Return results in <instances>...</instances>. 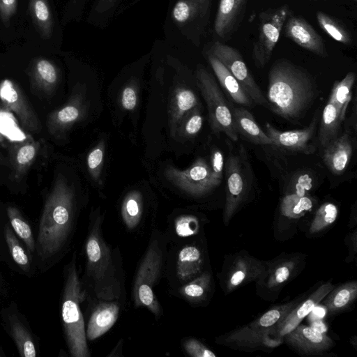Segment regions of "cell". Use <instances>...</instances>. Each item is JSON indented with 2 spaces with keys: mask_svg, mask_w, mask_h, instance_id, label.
I'll use <instances>...</instances> for the list:
<instances>
[{
  "mask_svg": "<svg viewBox=\"0 0 357 357\" xmlns=\"http://www.w3.org/2000/svg\"><path fill=\"white\" fill-rule=\"evenodd\" d=\"M284 336L289 345L305 354H318L329 349L333 344L332 340L324 333L305 325L298 324Z\"/></svg>",
  "mask_w": 357,
  "mask_h": 357,
  "instance_id": "cell-17",
  "label": "cell"
},
{
  "mask_svg": "<svg viewBox=\"0 0 357 357\" xmlns=\"http://www.w3.org/2000/svg\"><path fill=\"white\" fill-rule=\"evenodd\" d=\"M313 324H314V326H312V327H313L314 328H315L316 330H317L320 332L323 333L322 330L323 329L324 331L326 330V327H325L324 324L321 321L317 320L314 322H313Z\"/></svg>",
  "mask_w": 357,
  "mask_h": 357,
  "instance_id": "cell-50",
  "label": "cell"
},
{
  "mask_svg": "<svg viewBox=\"0 0 357 357\" xmlns=\"http://www.w3.org/2000/svg\"><path fill=\"white\" fill-rule=\"evenodd\" d=\"M357 296V282L351 281L333 288L322 300L331 313L340 312L349 306Z\"/></svg>",
  "mask_w": 357,
  "mask_h": 357,
  "instance_id": "cell-29",
  "label": "cell"
},
{
  "mask_svg": "<svg viewBox=\"0 0 357 357\" xmlns=\"http://www.w3.org/2000/svg\"><path fill=\"white\" fill-rule=\"evenodd\" d=\"M143 212L142 194L137 190L130 192L124 198L121 206V215L126 227L132 229L139 224Z\"/></svg>",
  "mask_w": 357,
  "mask_h": 357,
  "instance_id": "cell-34",
  "label": "cell"
},
{
  "mask_svg": "<svg viewBox=\"0 0 357 357\" xmlns=\"http://www.w3.org/2000/svg\"><path fill=\"white\" fill-rule=\"evenodd\" d=\"M0 100L7 109L16 115L26 132L37 133L40 131V121L17 84L12 80H3L0 84Z\"/></svg>",
  "mask_w": 357,
  "mask_h": 357,
  "instance_id": "cell-12",
  "label": "cell"
},
{
  "mask_svg": "<svg viewBox=\"0 0 357 357\" xmlns=\"http://www.w3.org/2000/svg\"><path fill=\"white\" fill-rule=\"evenodd\" d=\"M211 0H178L172 10V17L179 25L208 17Z\"/></svg>",
  "mask_w": 357,
  "mask_h": 357,
  "instance_id": "cell-27",
  "label": "cell"
},
{
  "mask_svg": "<svg viewBox=\"0 0 357 357\" xmlns=\"http://www.w3.org/2000/svg\"><path fill=\"white\" fill-rule=\"evenodd\" d=\"M4 236L13 260L20 267L26 271L30 266L29 256L8 225L4 228Z\"/></svg>",
  "mask_w": 357,
  "mask_h": 357,
  "instance_id": "cell-42",
  "label": "cell"
},
{
  "mask_svg": "<svg viewBox=\"0 0 357 357\" xmlns=\"http://www.w3.org/2000/svg\"><path fill=\"white\" fill-rule=\"evenodd\" d=\"M84 291L78 278L75 255L67 268L61 301V317L69 351L73 357H89L84 319L80 303Z\"/></svg>",
  "mask_w": 357,
  "mask_h": 357,
  "instance_id": "cell-3",
  "label": "cell"
},
{
  "mask_svg": "<svg viewBox=\"0 0 357 357\" xmlns=\"http://www.w3.org/2000/svg\"><path fill=\"white\" fill-rule=\"evenodd\" d=\"M29 11L38 32L45 40L53 32V18L47 0H29Z\"/></svg>",
  "mask_w": 357,
  "mask_h": 357,
  "instance_id": "cell-30",
  "label": "cell"
},
{
  "mask_svg": "<svg viewBox=\"0 0 357 357\" xmlns=\"http://www.w3.org/2000/svg\"><path fill=\"white\" fill-rule=\"evenodd\" d=\"M116 0H98L95 10L98 13H103L109 9Z\"/></svg>",
  "mask_w": 357,
  "mask_h": 357,
  "instance_id": "cell-49",
  "label": "cell"
},
{
  "mask_svg": "<svg viewBox=\"0 0 357 357\" xmlns=\"http://www.w3.org/2000/svg\"><path fill=\"white\" fill-rule=\"evenodd\" d=\"M105 143L101 141L91 150L87 156V167L91 177L97 181L100 175L104 160Z\"/></svg>",
  "mask_w": 357,
  "mask_h": 357,
  "instance_id": "cell-43",
  "label": "cell"
},
{
  "mask_svg": "<svg viewBox=\"0 0 357 357\" xmlns=\"http://www.w3.org/2000/svg\"><path fill=\"white\" fill-rule=\"evenodd\" d=\"M86 112V105L82 94L73 93L64 105L49 114L47 120L49 133L56 138H61L84 118Z\"/></svg>",
  "mask_w": 357,
  "mask_h": 357,
  "instance_id": "cell-13",
  "label": "cell"
},
{
  "mask_svg": "<svg viewBox=\"0 0 357 357\" xmlns=\"http://www.w3.org/2000/svg\"><path fill=\"white\" fill-rule=\"evenodd\" d=\"M75 194L63 176H58L48 195L41 214L36 248L40 259L54 257L70 234L74 214Z\"/></svg>",
  "mask_w": 357,
  "mask_h": 357,
  "instance_id": "cell-2",
  "label": "cell"
},
{
  "mask_svg": "<svg viewBox=\"0 0 357 357\" xmlns=\"http://www.w3.org/2000/svg\"><path fill=\"white\" fill-rule=\"evenodd\" d=\"M7 215L17 235L24 242L31 252H35L36 244L31 229L20 211L14 206H8L7 208Z\"/></svg>",
  "mask_w": 357,
  "mask_h": 357,
  "instance_id": "cell-35",
  "label": "cell"
},
{
  "mask_svg": "<svg viewBox=\"0 0 357 357\" xmlns=\"http://www.w3.org/2000/svg\"><path fill=\"white\" fill-rule=\"evenodd\" d=\"M333 288L334 286L330 282L321 284L307 300L296 305L268 333V335L275 339L282 340V337L300 324Z\"/></svg>",
  "mask_w": 357,
  "mask_h": 357,
  "instance_id": "cell-15",
  "label": "cell"
},
{
  "mask_svg": "<svg viewBox=\"0 0 357 357\" xmlns=\"http://www.w3.org/2000/svg\"><path fill=\"white\" fill-rule=\"evenodd\" d=\"M234 128L250 142L258 145H273L271 139L257 123L252 114L243 106L231 109Z\"/></svg>",
  "mask_w": 357,
  "mask_h": 357,
  "instance_id": "cell-23",
  "label": "cell"
},
{
  "mask_svg": "<svg viewBox=\"0 0 357 357\" xmlns=\"http://www.w3.org/2000/svg\"><path fill=\"white\" fill-rule=\"evenodd\" d=\"M234 76L256 105L268 107L266 97L255 82L241 53L235 48L215 41L210 50Z\"/></svg>",
  "mask_w": 357,
  "mask_h": 357,
  "instance_id": "cell-10",
  "label": "cell"
},
{
  "mask_svg": "<svg viewBox=\"0 0 357 357\" xmlns=\"http://www.w3.org/2000/svg\"><path fill=\"white\" fill-rule=\"evenodd\" d=\"M86 253L88 273L94 281L96 294L104 298H114L111 252L100 235L99 220L89 231Z\"/></svg>",
  "mask_w": 357,
  "mask_h": 357,
  "instance_id": "cell-5",
  "label": "cell"
},
{
  "mask_svg": "<svg viewBox=\"0 0 357 357\" xmlns=\"http://www.w3.org/2000/svg\"><path fill=\"white\" fill-rule=\"evenodd\" d=\"M296 302L274 307L248 325L226 335L221 342L235 347H256L262 344L264 337L296 305Z\"/></svg>",
  "mask_w": 357,
  "mask_h": 357,
  "instance_id": "cell-9",
  "label": "cell"
},
{
  "mask_svg": "<svg viewBox=\"0 0 357 357\" xmlns=\"http://www.w3.org/2000/svg\"><path fill=\"white\" fill-rule=\"evenodd\" d=\"M208 61L220 86L234 102L246 108L256 105L234 76L211 52L208 54Z\"/></svg>",
  "mask_w": 357,
  "mask_h": 357,
  "instance_id": "cell-20",
  "label": "cell"
},
{
  "mask_svg": "<svg viewBox=\"0 0 357 357\" xmlns=\"http://www.w3.org/2000/svg\"><path fill=\"white\" fill-rule=\"evenodd\" d=\"M353 149V140L347 132L324 148L323 160L330 172L336 175L342 174L350 162Z\"/></svg>",
  "mask_w": 357,
  "mask_h": 357,
  "instance_id": "cell-19",
  "label": "cell"
},
{
  "mask_svg": "<svg viewBox=\"0 0 357 357\" xmlns=\"http://www.w3.org/2000/svg\"><path fill=\"white\" fill-rule=\"evenodd\" d=\"M284 28L287 37L296 44L321 57L327 56L323 38L304 18L289 15Z\"/></svg>",
  "mask_w": 357,
  "mask_h": 357,
  "instance_id": "cell-16",
  "label": "cell"
},
{
  "mask_svg": "<svg viewBox=\"0 0 357 357\" xmlns=\"http://www.w3.org/2000/svg\"><path fill=\"white\" fill-rule=\"evenodd\" d=\"M17 8V0H0V18L6 26Z\"/></svg>",
  "mask_w": 357,
  "mask_h": 357,
  "instance_id": "cell-48",
  "label": "cell"
},
{
  "mask_svg": "<svg viewBox=\"0 0 357 357\" xmlns=\"http://www.w3.org/2000/svg\"><path fill=\"white\" fill-rule=\"evenodd\" d=\"M266 270V266L255 258L249 256L238 257L228 273L227 290L231 291L250 281L263 279Z\"/></svg>",
  "mask_w": 357,
  "mask_h": 357,
  "instance_id": "cell-18",
  "label": "cell"
},
{
  "mask_svg": "<svg viewBox=\"0 0 357 357\" xmlns=\"http://www.w3.org/2000/svg\"><path fill=\"white\" fill-rule=\"evenodd\" d=\"M162 264L161 250L156 241H153L139 265L133 287L135 306L146 307L157 317L161 310L153 286L160 275Z\"/></svg>",
  "mask_w": 357,
  "mask_h": 357,
  "instance_id": "cell-6",
  "label": "cell"
},
{
  "mask_svg": "<svg viewBox=\"0 0 357 357\" xmlns=\"http://www.w3.org/2000/svg\"><path fill=\"white\" fill-rule=\"evenodd\" d=\"M312 206V199L309 197L294 195L284 199L281 208L284 215L298 218L310 211Z\"/></svg>",
  "mask_w": 357,
  "mask_h": 357,
  "instance_id": "cell-39",
  "label": "cell"
},
{
  "mask_svg": "<svg viewBox=\"0 0 357 357\" xmlns=\"http://www.w3.org/2000/svg\"><path fill=\"white\" fill-rule=\"evenodd\" d=\"M317 123L314 116L307 127L301 130L280 131L269 123H266L265 128L273 145L291 151L312 154L316 148L310 142L314 135Z\"/></svg>",
  "mask_w": 357,
  "mask_h": 357,
  "instance_id": "cell-14",
  "label": "cell"
},
{
  "mask_svg": "<svg viewBox=\"0 0 357 357\" xmlns=\"http://www.w3.org/2000/svg\"><path fill=\"white\" fill-rule=\"evenodd\" d=\"M316 16L320 27L335 40L344 45L351 43L347 31L335 19L321 11H317Z\"/></svg>",
  "mask_w": 357,
  "mask_h": 357,
  "instance_id": "cell-37",
  "label": "cell"
},
{
  "mask_svg": "<svg viewBox=\"0 0 357 357\" xmlns=\"http://www.w3.org/2000/svg\"><path fill=\"white\" fill-rule=\"evenodd\" d=\"M344 120L335 106L328 101L322 112L319 132V143L323 148L338 137Z\"/></svg>",
  "mask_w": 357,
  "mask_h": 357,
  "instance_id": "cell-28",
  "label": "cell"
},
{
  "mask_svg": "<svg viewBox=\"0 0 357 357\" xmlns=\"http://www.w3.org/2000/svg\"><path fill=\"white\" fill-rule=\"evenodd\" d=\"M121 107L128 111L133 110L137 104V92L135 85L129 84L125 86L120 96Z\"/></svg>",
  "mask_w": 357,
  "mask_h": 357,
  "instance_id": "cell-46",
  "label": "cell"
},
{
  "mask_svg": "<svg viewBox=\"0 0 357 357\" xmlns=\"http://www.w3.org/2000/svg\"><path fill=\"white\" fill-rule=\"evenodd\" d=\"M247 0H220L214 22L216 34L224 38L229 36Z\"/></svg>",
  "mask_w": 357,
  "mask_h": 357,
  "instance_id": "cell-26",
  "label": "cell"
},
{
  "mask_svg": "<svg viewBox=\"0 0 357 357\" xmlns=\"http://www.w3.org/2000/svg\"><path fill=\"white\" fill-rule=\"evenodd\" d=\"M165 175L175 185L195 196L203 195L216 188L208 163L202 158H197L184 170L169 166L166 169Z\"/></svg>",
  "mask_w": 357,
  "mask_h": 357,
  "instance_id": "cell-11",
  "label": "cell"
},
{
  "mask_svg": "<svg viewBox=\"0 0 357 357\" xmlns=\"http://www.w3.org/2000/svg\"><path fill=\"white\" fill-rule=\"evenodd\" d=\"M211 282V275L205 272L201 275L185 284L181 293L188 300L198 301L206 295Z\"/></svg>",
  "mask_w": 357,
  "mask_h": 357,
  "instance_id": "cell-41",
  "label": "cell"
},
{
  "mask_svg": "<svg viewBox=\"0 0 357 357\" xmlns=\"http://www.w3.org/2000/svg\"><path fill=\"white\" fill-rule=\"evenodd\" d=\"M202 264L200 250L195 246H185L178 253L177 275L182 280H190L200 272Z\"/></svg>",
  "mask_w": 357,
  "mask_h": 357,
  "instance_id": "cell-31",
  "label": "cell"
},
{
  "mask_svg": "<svg viewBox=\"0 0 357 357\" xmlns=\"http://www.w3.org/2000/svg\"><path fill=\"white\" fill-rule=\"evenodd\" d=\"M31 87L46 95L55 90L59 81V70L52 61L38 57L33 59L29 68Z\"/></svg>",
  "mask_w": 357,
  "mask_h": 357,
  "instance_id": "cell-22",
  "label": "cell"
},
{
  "mask_svg": "<svg viewBox=\"0 0 357 357\" xmlns=\"http://www.w3.org/2000/svg\"><path fill=\"white\" fill-rule=\"evenodd\" d=\"M338 214V209L334 204L326 202L316 211L310 227L311 234L319 232L335 222Z\"/></svg>",
  "mask_w": 357,
  "mask_h": 357,
  "instance_id": "cell-40",
  "label": "cell"
},
{
  "mask_svg": "<svg viewBox=\"0 0 357 357\" xmlns=\"http://www.w3.org/2000/svg\"><path fill=\"white\" fill-rule=\"evenodd\" d=\"M187 353L194 357H215V354L204 344L195 339H189L184 342Z\"/></svg>",
  "mask_w": 357,
  "mask_h": 357,
  "instance_id": "cell-47",
  "label": "cell"
},
{
  "mask_svg": "<svg viewBox=\"0 0 357 357\" xmlns=\"http://www.w3.org/2000/svg\"><path fill=\"white\" fill-rule=\"evenodd\" d=\"M225 167L227 188L224 219L227 225L247 197L251 176L249 164L242 152L230 151Z\"/></svg>",
  "mask_w": 357,
  "mask_h": 357,
  "instance_id": "cell-7",
  "label": "cell"
},
{
  "mask_svg": "<svg viewBox=\"0 0 357 357\" xmlns=\"http://www.w3.org/2000/svg\"><path fill=\"white\" fill-rule=\"evenodd\" d=\"M317 88L312 77L285 59L277 60L268 73L266 100L273 112L288 121L302 116L312 105Z\"/></svg>",
  "mask_w": 357,
  "mask_h": 357,
  "instance_id": "cell-1",
  "label": "cell"
},
{
  "mask_svg": "<svg viewBox=\"0 0 357 357\" xmlns=\"http://www.w3.org/2000/svg\"><path fill=\"white\" fill-rule=\"evenodd\" d=\"M296 267V261L285 260L267 268L264 278L268 288H274L285 282L291 276Z\"/></svg>",
  "mask_w": 357,
  "mask_h": 357,
  "instance_id": "cell-38",
  "label": "cell"
},
{
  "mask_svg": "<svg viewBox=\"0 0 357 357\" xmlns=\"http://www.w3.org/2000/svg\"><path fill=\"white\" fill-rule=\"evenodd\" d=\"M10 335L14 340L21 356L35 357L37 355L36 345L28 329L15 316L10 317Z\"/></svg>",
  "mask_w": 357,
  "mask_h": 357,
  "instance_id": "cell-33",
  "label": "cell"
},
{
  "mask_svg": "<svg viewBox=\"0 0 357 357\" xmlns=\"http://www.w3.org/2000/svg\"><path fill=\"white\" fill-rule=\"evenodd\" d=\"M355 79L356 74L349 72L342 79L334 83L329 96L328 101L335 106L343 119L351 98Z\"/></svg>",
  "mask_w": 357,
  "mask_h": 357,
  "instance_id": "cell-32",
  "label": "cell"
},
{
  "mask_svg": "<svg viewBox=\"0 0 357 357\" xmlns=\"http://www.w3.org/2000/svg\"><path fill=\"white\" fill-rule=\"evenodd\" d=\"M203 124V116L201 105H199L190 110L181 119L176 131L182 138L195 137L201 130Z\"/></svg>",
  "mask_w": 357,
  "mask_h": 357,
  "instance_id": "cell-36",
  "label": "cell"
},
{
  "mask_svg": "<svg viewBox=\"0 0 357 357\" xmlns=\"http://www.w3.org/2000/svg\"><path fill=\"white\" fill-rule=\"evenodd\" d=\"M119 306L114 302L99 304L93 311L88 323L86 336L94 340L107 332L116 322Z\"/></svg>",
  "mask_w": 357,
  "mask_h": 357,
  "instance_id": "cell-25",
  "label": "cell"
},
{
  "mask_svg": "<svg viewBox=\"0 0 357 357\" xmlns=\"http://www.w3.org/2000/svg\"><path fill=\"white\" fill-rule=\"evenodd\" d=\"M175 229L179 236L186 237L195 235L199 229L198 220L192 215H182L176 220Z\"/></svg>",
  "mask_w": 357,
  "mask_h": 357,
  "instance_id": "cell-45",
  "label": "cell"
},
{
  "mask_svg": "<svg viewBox=\"0 0 357 357\" xmlns=\"http://www.w3.org/2000/svg\"><path fill=\"white\" fill-rule=\"evenodd\" d=\"M224 161V155L221 150L216 146L213 147L210 153V162L208 165L215 187H218L222 181L225 167Z\"/></svg>",
  "mask_w": 357,
  "mask_h": 357,
  "instance_id": "cell-44",
  "label": "cell"
},
{
  "mask_svg": "<svg viewBox=\"0 0 357 357\" xmlns=\"http://www.w3.org/2000/svg\"><path fill=\"white\" fill-rule=\"evenodd\" d=\"M200 105L195 93L190 89L178 86L171 95L169 104V125L171 134L175 136L176 129L183 117L192 109Z\"/></svg>",
  "mask_w": 357,
  "mask_h": 357,
  "instance_id": "cell-24",
  "label": "cell"
},
{
  "mask_svg": "<svg viewBox=\"0 0 357 357\" xmlns=\"http://www.w3.org/2000/svg\"><path fill=\"white\" fill-rule=\"evenodd\" d=\"M289 13L284 4L259 14L258 36L252 48V59L258 68H264L269 61Z\"/></svg>",
  "mask_w": 357,
  "mask_h": 357,
  "instance_id": "cell-8",
  "label": "cell"
},
{
  "mask_svg": "<svg viewBox=\"0 0 357 357\" xmlns=\"http://www.w3.org/2000/svg\"><path fill=\"white\" fill-rule=\"evenodd\" d=\"M40 149V142L31 136L13 142L9 147L13 175L22 178L34 162Z\"/></svg>",
  "mask_w": 357,
  "mask_h": 357,
  "instance_id": "cell-21",
  "label": "cell"
},
{
  "mask_svg": "<svg viewBox=\"0 0 357 357\" xmlns=\"http://www.w3.org/2000/svg\"><path fill=\"white\" fill-rule=\"evenodd\" d=\"M196 80L207 105L213 132L218 137L222 132L231 141L237 142L238 135L234 128L231 109L214 77L204 68L199 67L196 72Z\"/></svg>",
  "mask_w": 357,
  "mask_h": 357,
  "instance_id": "cell-4",
  "label": "cell"
},
{
  "mask_svg": "<svg viewBox=\"0 0 357 357\" xmlns=\"http://www.w3.org/2000/svg\"><path fill=\"white\" fill-rule=\"evenodd\" d=\"M324 1H326V0H324Z\"/></svg>",
  "mask_w": 357,
  "mask_h": 357,
  "instance_id": "cell-51",
  "label": "cell"
}]
</instances>
